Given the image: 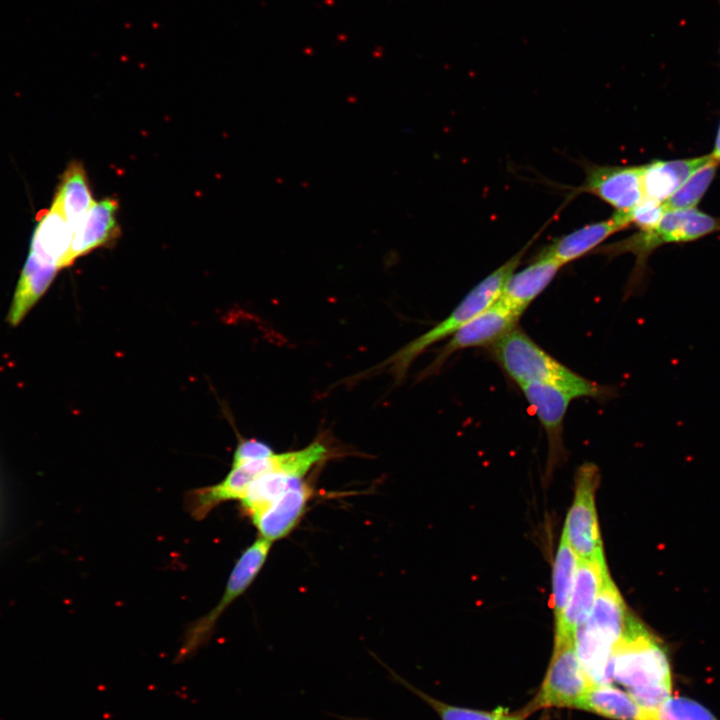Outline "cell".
<instances>
[{"instance_id": "cell-1", "label": "cell", "mask_w": 720, "mask_h": 720, "mask_svg": "<svg viewBox=\"0 0 720 720\" xmlns=\"http://www.w3.org/2000/svg\"><path fill=\"white\" fill-rule=\"evenodd\" d=\"M612 677L644 712L658 709L672 692L667 654L648 630L631 618L611 658Z\"/></svg>"}, {"instance_id": "cell-2", "label": "cell", "mask_w": 720, "mask_h": 720, "mask_svg": "<svg viewBox=\"0 0 720 720\" xmlns=\"http://www.w3.org/2000/svg\"><path fill=\"white\" fill-rule=\"evenodd\" d=\"M490 352L505 374L518 386L527 383L551 385L574 398L600 399L611 393L608 387L562 364L518 326L490 346Z\"/></svg>"}, {"instance_id": "cell-3", "label": "cell", "mask_w": 720, "mask_h": 720, "mask_svg": "<svg viewBox=\"0 0 720 720\" xmlns=\"http://www.w3.org/2000/svg\"><path fill=\"white\" fill-rule=\"evenodd\" d=\"M631 618L608 575L590 615L577 626L573 636L576 655L592 685L610 684L613 680L612 652Z\"/></svg>"}, {"instance_id": "cell-4", "label": "cell", "mask_w": 720, "mask_h": 720, "mask_svg": "<svg viewBox=\"0 0 720 720\" xmlns=\"http://www.w3.org/2000/svg\"><path fill=\"white\" fill-rule=\"evenodd\" d=\"M533 240L474 286L444 320L401 347L380 363L378 369L388 370L396 380H401L415 359L430 346L450 337L464 324L493 305L499 299L507 279L516 271Z\"/></svg>"}, {"instance_id": "cell-5", "label": "cell", "mask_w": 720, "mask_h": 720, "mask_svg": "<svg viewBox=\"0 0 720 720\" xmlns=\"http://www.w3.org/2000/svg\"><path fill=\"white\" fill-rule=\"evenodd\" d=\"M720 230V221L695 208L685 210H666L659 224L651 230L638 233L601 247L607 255L632 253L636 257L631 292L640 286L649 255L662 245L682 243L702 238Z\"/></svg>"}, {"instance_id": "cell-6", "label": "cell", "mask_w": 720, "mask_h": 720, "mask_svg": "<svg viewBox=\"0 0 720 720\" xmlns=\"http://www.w3.org/2000/svg\"><path fill=\"white\" fill-rule=\"evenodd\" d=\"M271 545V541L259 537L242 552L231 571L224 594L218 604L186 629L182 644L175 656V663L179 664L191 658L210 640L223 612L255 580L266 562Z\"/></svg>"}, {"instance_id": "cell-7", "label": "cell", "mask_w": 720, "mask_h": 720, "mask_svg": "<svg viewBox=\"0 0 720 720\" xmlns=\"http://www.w3.org/2000/svg\"><path fill=\"white\" fill-rule=\"evenodd\" d=\"M598 484L599 470L595 464L585 463L578 468L575 495L561 538L580 560L605 562L595 505Z\"/></svg>"}, {"instance_id": "cell-8", "label": "cell", "mask_w": 720, "mask_h": 720, "mask_svg": "<svg viewBox=\"0 0 720 720\" xmlns=\"http://www.w3.org/2000/svg\"><path fill=\"white\" fill-rule=\"evenodd\" d=\"M326 455V447L318 441L300 450L278 454L277 466L249 485L240 500L242 510L251 519L260 514L291 486L302 481Z\"/></svg>"}, {"instance_id": "cell-9", "label": "cell", "mask_w": 720, "mask_h": 720, "mask_svg": "<svg viewBox=\"0 0 720 720\" xmlns=\"http://www.w3.org/2000/svg\"><path fill=\"white\" fill-rule=\"evenodd\" d=\"M591 686L576 655L573 640L555 644L544 681L525 713L547 707L578 708Z\"/></svg>"}, {"instance_id": "cell-10", "label": "cell", "mask_w": 720, "mask_h": 720, "mask_svg": "<svg viewBox=\"0 0 720 720\" xmlns=\"http://www.w3.org/2000/svg\"><path fill=\"white\" fill-rule=\"evenodd\" d=\"M521 316L498 299L450 336L448 342L426 369V374L438 370L452 354L458 351L492 346L518 326Z\"/></svg>"}, {"instance_id": "cell-11", "label": "cell", "mask_w": 720, "mask_h": 720, "mask_svg": "<svg viewBox=\"0 0 720 720\" xmlns=\"http://www.w3.org/2000/svg\"><path fill=\"white\" fill-rule=\"evenodd\" d=\"M278 456L245 462L232 467L219 483L190 490L185 496L187 511L196 520L205 518L216 506L230 500H241L249 485L260 475L277 466Z\"/></svg>"}, {"instance_id": "cell-12", "label": "cell", "mask_w": 720, "mask_h": 720, "mask_svg": "<svg viewBox=\"0 0 720 720\" xmlns=\"http://www.w3.org/2000/svg\"><path fill=\"white\" fill-rule=\"evenodd\" d=\"M582 190L616 209L629 212L644 200L641 166H598L585 169Z\"/></svg>"}, {"instance_id": "cell-13", "label": "cell", "mask_w": 720, "mask_h": 720, "mask_svg": "<svg viewBox=\"0 0 720 720\" xmlns=\"http://www.w3.org/2000/svg\"><path fill=\"white\" fill-rule=\"evenodd\" d=\"M608 575L606 562L579 559L571 598L555 625V644L573 640L575 629L590 615Z\"/></svg>"}, {"instance_id": "cell-14", "label": "cell", "mask_w": 720, "mask_h": 720, "mask_svg": "<svg viewBox=\"0 0 720 720\" xmlns=\"http://www.w3.org/2000/svg\"><path fill=\"white\" fill-rule=\"evenodd\" d=\"M73 228L55 207L40 211L31 239L29 256L59 270L71 265L69 260Z\"/></svg>"}, {"instance_id": "cell-15", "label": "cell", "mask_w": 720, "mask_h": 720, "mask_svg": "<svg viewBox=\"0 0 720 720\" xmlns=\"http://www.w3.org/2000/svg\"><path fill=\"white\" fill-rule=\"evenodd\" d=\"M119 203L112 198L94 201L73 229L70 263L92 250L110 245L120 236L117 221Z\"/></svg>"}, {"instance_id": "cell-16", "label": "cell", "mask_w": 720, "mask_h": 720, "mask_svg": "<svg viewBox=\"0 0 720 720\" xmlns=\"http://www.w3.org/2000/svg\"><path fill=\"white\" fill-rule=\"evenodd\" d=\"M623 212H615L609 219L584 225L547 245L538 255L555 259L562 266L597 248L614 233L627 228Z\"/></svg>"}, {"instance_id": "cell-17", "label": "cell", "mask_w": 720, "mask_h": 720, "mask_svg": "<svg viewBox=\"0 0 720 720\" xmlns=\"http://www.w3.org/2000/svg\"><path fill=\"white\" fill-rule=\"evenodd\" d=\"M311 495V488L303 480L291 486L251 519L259 536L271 542L287 536L303 516Z\"/></svg>"}, {"instance_id": "cell-18", "label": "cell", "mask_w": 720, "mask_h": 720, "mask_svg": "<svg viewBox=\"0 0 720 720\" xmlns=\"http://www.w3.org/2000/svg\"><path fill=\"white\" fill-rule=\"evenodd\" d=\"M561 267L555 259L538 255L533 263L509 276L499 300L522 315L552 282Z\"/></svg>"}, {"instance_id": "cell-19", "label": "cell", "mask_w": 720, "mask_h": 720, "mask_svg": "<svg viewBox=\"0 0 720 720\" xmlns=\"http://www.w3.org/2000/svg\"><path fill=\"white\" fill-rule=\"evenodd\" d=\"M519 387L545 430L552 454L559 452L564 419L574 397L560 388L546 384L527 383Z\"/></svg>"}, {"instance_id": "cell-20", "label": "cell", "mask_w": 720, "mask_h": 720, "mask_svg": "<svg viewBox=\"0 0 720 720\" xmlns=\"http://www.w3.org/2000/svg\"><path fill=\"white\" fill-rule=\"evenodd\" d=\"M711 159V155H705L690 159L657 160L641 166L644 199L664 203L696 170Z\"/></svg>"}, {"instance_id": "cell-21", "label": "cell", "mask_w": 720, "mask_h": 720, "mask_svg": "<svg viewBox=\"0 0 720 720\" xmlns=\"http://www.w3.org/2000/svg\"><path fill=\"white\" fill-rule=\"evenodd\" d=\"M94 203L82 163L72 161L64 171L52 202L74 227Z\"/></svg>"}, {"instance_id": "cell-22", "label": "cell", "mask_w": 720, "mask_h": 720, "mask_svg": "<svg viewBox=\"0 0 720 720\" xmlns=\"http://www.w3.org/2000/svg\"><path fill=\"white\" fill-rule=\"evenodd\" d=\"M59 269L42 264L28 256L16 287L8 320L18 324L32 305L48 288Z\"/></svg>"}, {"instance_id": "cell-23", "label": "cell", "mask_w": 720, "mask_h": 720, "mask_svg": "<svg viewBox=\"0 0 720 720\" xmlns=\"http://www.w3.org/2000/svg\"><path fill=\"white\" fill-rule=\"evenodd\" d=\"M578 709L590 711L613 720H640L642 709L632 697L610 684L592 685Z\"/></svg>"}, {"instance_id": "cell-24", "label": "cell", "mask_w": 720, "mask_h": 720, "mask_svg": "<svg viewBox=\"0 0 720 720\" xmlns=\"http://www.w3.org/2000/svg\"><path fill=\"white\" fill-rule=\"evenodd\" d=\"M579 558L561 538L553 564L552 608L555 625L558 624L567 608L573 591Z\"/></svg>"}, {"instance_id": "cell-25", "label": "cell", "mask_w": 720, "mask_h": 720, "mask_svg": "<svg viewBox=\"0 0 720 720\" xmlns=\"http://www.w3.org/2000/svg\"><path fill=\"white\" fill-rule=\"evenodd\" d=\"M719 162L713 158L696 170L674 193L664 202L666 210H685L695 208L713 178Z\"/></svg>"}, {"instance_id": "cell-26", "label": "cell", "mask_w": 720, "mask_h": 720, "mask_svg": "<svg viewBox=\"0 0 720 720\" xmlns=\"http://www.w3.org/2000/svg\"><path fill=\"white\" fill-rule=\"evenodd\" d=\"M392 674L399 683L425 701L438 714L440 720H520L519 717L512 716L503 708L487 712L446 704L429 696L394 673Z\"/></svg>"}, {"instance_id": "cell-27", "label": "cell", "mask_w": 720, "mask_h": 720, "mask_svg": "<svg viewBox=\"0 0 720 720\" xmlns=\"http://www.w3.org/2000/svg\"><path fill=\"white\" fill-rule=\"evenodd\" d=\"M640 720H717L698 702L682 696H670L658 709L642 711Z\"/></svg>"}, {"instance_id": "cell-28", "label": "cell", "mask_w": 720, "mask_h": 720, "mask_svg": "<svg viewBox=\"0 0 720 720\" xmlns=\"http://www.w3.org/2000/svg\"><path fill=\"white\" fill-rule=\"evenodd\" d=\"M666 212L664 203L644 199L638 206L625 212L630 225L637 226L640 231L654 229Z\"/></svg>"}, {"instance_id": "cell-29", "label": "cell", "mask_w": 720, "mask_h": 720, "mask_svg": "<svg viewBox=\"0 0 720 720\" xmlns=\"http://www.w3.org/2000/svg\"><path fill=\"white\" fill-rule=\"evenodd\" d=\"M273 454H275L273 449L265 442L256 439H243L238 443L234 452L232 467L248 461L267 458Z\"/></svg>"}, {"instance_id": "cell-30", "label": "cell", "mask_w": 720, "mask_h": 720, "mask_svg": "<svg viewBox=\"0 0 720 720\" xmlns=\"http://www.w3.org/2000/svg\"><path fill=\"white\" fill-rule=\"evenodd\" d=\"M710 155L712 156V158L714 160L720 162V125H719V129L717 132L715 144H714V149Z\"/></svg>"}]
</instances>
